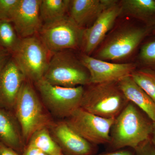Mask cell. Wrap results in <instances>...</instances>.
<instances>
[{"label": "cell", "instance_id": "14", "mask_svg": "<svg viewBox=\"0 0 155 155\" xmlns=\"http://www.w3.org/2000/svg\"><path fill=\"white\" fill-rule=\"evenodd\" d=\"M27 78L14 59L0 71V108L14 111L17 97Z\"/></svg>", "mask_w": 155, "mask_h": 155}, {"label": "cell", "instance_id": "15", "mask_svg": "<svg viewBox=\"0 0 155 155\" xmlns=\"http://www.w3.org/2000/svg\"><path fill=\"white\" fill-rule=\"evenodd\" d=\"M0 141L22 155L26 145L13 111L0 108Z\"/></svg>", "mask_w": 155, "mask_h": 155}, {"label": "cell", "instance_id": "1", "mask_svg": "<svg viewBox=\"0 0 155 155\" xmlns=\"http://www.w3.org/2000/svg\"><path fill=\"white\" fill-rule=\"evenodd\" d=\"M152 130V121L147 119L137 107L129 102L115 118L109 144L113 150L127 147L134 150L150 138Z\"/></svg>", "mask_w": 155, "mask_h": 155}, {"label": "cell", "instance_id": "25", "mask_svg": "<svg viewBox=\"0 0 155 155\" xmlns=\"http://www.w3.org/2000/svg\"><path fill=\"white\" fill-rule=\"evenodd\" d=\"M134 150L135 155H155V148L150 138L142 143Z\"/></svg>", "mask_w": 155, "mask_h": 155}, {"label": "cell", "instance_id": "32", "mask_svg": "<svg viewBox=\"0 0 155 155\" xmlns=\"http://www.w3.org/2000/svg\"><path fill=\"white\" fill-rule=\"evenodd\" d=\"M62 155H65V154H63Z\"/></svg>", "mask_w": 155, "mask_h": 155}, {"label": "cell", "instance_id": "17", "mask_svg": "<svg viewBox=\"0 0 155 155\" xmlns=\"http://www.w3.org/2000/svg\"><path fill=\"white\" fill-rule=\"evenodd\" d=\"M119 88L128 101L133 103L146 114L153 122H155V103L134 82L130 75L117 81Z\"/></svg>", "mask_w": 155, "mask_h": 155}, {"label": "cell", "instance_id": "20", "mask_svg": "<svg viewBox=\"0 0 155 155\" xmlns=\"http://www.w3.org/2000/svg\"><path fill=\"white\" fill-rule=\"evenodd\" d=\"M28 144L37 148L48 155L64 154L52 136L48 127H43L35 131L31 137Z\"/></svg>", "mask_w": 155, "mask_h": 155}, {"label": "cell", "instance_id": "26", "mask_svg": "<svg viewBox=\"0 0 155 155\" xmlns=\"http://www.w3.org/2000/svg\"><path fill=\"white\" fill-rule=\"evenodd\" d=\"M94 155H135L134 150L130 149H122L113 150L109 152L102 153L99 154Z\"/></svg>", "mask_w": 155, "mask_h": 155}, {"label": "cell", "instance_id": "12", "mask_svg": "<svg viewBox=\"0 0 155 155\" xmlns=\"http://www.w3.org/2000/svg\"><path fill=\"white\" fill-rule=\"evenodd\" d=\"M52 136L67 155H94L97 152V145L84 139L65 120L53 121L48 127Z\"/></svg>", "mask_w": 155, "mask_h": 155}, {"label": "cell", "instance_id": "4", "mask_svg": "<svg viewBox=\"0 0 155 155\" xmlns=\"http://www.w3.org/2000/svg\"><path fill=\"white\" fill-rule=\"evenodd\" d=\"M84 87L80 108L107 119H115L129 102L117 82L90 84Z\"/></svg>", "mask_w": 155, "mask_h": 155}, {"label": "cell", "instance_id": "28", "mask_svg": "<svg viewBox=\"0 0 155 155\" xmlns=\"http://www.w3.org/2000/svg\"><path fill=\"white\" fill-rule=\"evenodd\" d=\"M0 155H22L0 141Z\"/></svg>", "mask_w": 155, "mask_h": 155}, {"label": "cell", "instance_id": "22", "mask_svg": "<svg viewBox=\"0 0 155 155\" xmlns=\"http://www.w3.org/2000/svg\"><path fill=\"white\" fill-rule=\"evenodd\" d=\"M21 38L18 36L13 23L10 20H0V45L14 53Z\"/></svg>", "mask_w": 155, "mask_h": 155}, {"label": "cell", "instance_id": "7", "mask_svg": "<svg viewBox=\"0 0 155 155\" xmlns=\"http://www.w3.org/2000/svg\"><path fill=\"white\" fill-rule=\"evenodd\" d=\"M84 29L76 24L69 16H66L54 22L44 24L38 33L39 38L48 51L54 54L81 48Z\"/></svg>", "mask_w": 155, "mask_h": 155}, {"label": "cell", "instance_id": "2", "mask_svg": "<svg viewBox=\"0 0 155 155\" xmlns=\"http://www.w3.org/2000/svg\"><path fill=\"white\" fill-rule=\"evenodd\" d=\"M14 112L21 126L26 146L35 131L43 127H49L53 122L30 81L27 79L20 89Z\"/></svg>", "mask_w": 155, "mask_h": 155}, {"label": "cell", "instance_id": "16", "mask_svg": "<svg viewBox=\"0 0 155 155\" xmlns=\"http://www.w3.org/2000/svg\"><path fill=\"white\" fill-rule=\"evenodd\" d=\"M114 0H72L71 1L70 17L78 26L92 24L101 13L116 3Z\"/></svg>", "mask_w": 155, "mask_h": 155}, {"label": "cell", "instance_id": "18", "mask_svg": "<svg viewBox=\"0 0 155 155\" xmlns=\"http://www.w3.org/2000/svg\"><path fill=\"white\" fill-rule=\"evenodd\" d=\"M120 4L121 15L130 16L149 25L155 22V0H123Z\"/></svg>", "mask_w": 155, "mask_h": 155}, {"label": "cell", "instance_id": "3", "mask_svg": "<svg viewBox=\"0 0 155 155\" xmlns=\"http://www.w3.org/2000/svg\"><path fill=\"white\" fill-rule=\"evenodd\" d=\"M150 29V26L132 24L120 25L106 36L93 57L109 62L126 60L133 55Z\"/></svg>", "mask_w": 155, "mask_h": 155}, {"label": "cell", "instance_id": "8", "mask_svg": "<svg viewBox=\"0 0 155 155\" xmlns=\"http://www.w3.org/2000/svg\"><path fill=\"white\" fill-rule=\"evenodd\" d=\"M48 52L39 38L34 35L21 38L13 59L26 78L35 83L43 78Z\"/></svg>", "mask_w": 155, "mask_h": 155}, {"label": "cell", "instance_id": "24", "mask_svg": "<svg viewBox=\"0 0 155 155\" xmlns=\"http://www.w3.org/2000/svg\"><path fill=\"white\" fill-rule=\"evenodd\" d=\"M19 0H0V20L11 21Z\"/></svg>", "mask_w": 155, "mask_h": 155}, {"label": "cell", "instance_id": "5", "mask_svg": "<svg viewBox=\"0 0 155 155\" xmlns=\"http://www.w3.org/2000/svg\"><path fill=\"white\" fill-rule=\"evenodd\" d=\"M43 78L53 85L66 87L91 84L88 70L80 59L69 50L54 53Z\"/></svg>", "mask_w": 155, "mask_h": 155}, {"label": "cell", "instance_id": "30", "mask_svg": "<svg viewBox=\"0 0 155 155\" xmlns=\"http://www.w3.org/2000/svg\"><path fill=\"white\" fill-rule=\"evenodd\" d=\"M151 141L155 148V122H153V130L151 134Z\"/></svg>", "mask_w": 155, "mask_h": 155}, {"label": "cell", "instance_id": "6", "mask_svg": "<svg viewBox=\"0 0 155 155\" xmlns=\"http://www.w3.org/2000/svg\"><path fill=\"white\" fill-rule=\"evenodd\" d=\"M41 100L50 114L66 119L80 107L84 87H66L53 85L43 78L35 83Z\"/></svg>", "mask_w": 155, "mask_h": 155}, {"label": "cell", "instance_id": "10", "mask_svg": "<svg viewBox=\"0 0 155 155\" xmlns=\"http://www.w3.org/2000/svg\"><path fill=\"white\" fill-rule=\"evenodd\" d=\"M121 14L120 2L117 1L105 9L91 25L84 29L81 48L83 54L91 56L94 52Z\"/></svg>", "mask_w": 155, "mask_h": 155}, {"label": "cell", "instance_id": "9", "mask_svg": "<svg viewBox=\"0 0 155 155\" xmlns=\"http://www.w3.org/2000/svg\"><path fill=\"white\" fill-rule=\"evenodd\" d=\"M115 119L100 117L79 107L65 120L84 139L97 145L109 144Z\"/></svg>", "mask_w": 155, "mask_h": 155}, {"label": "cell", "instance_id": "13", "mask_svg": "<svg viewBox=\"0 0 155 155\" xmlns=\"http://www.w3.org/2000/svg\"><path fill=\"white\" fill-rule=\"evenodd\" d=\"M41 0H19L11 21L21 38L35 35L42 26L40 15Z\"/></svg>", "mask_w": 155, "mask_h": 155}, {"label": "cell", "instance_id": "11", "mask_svg": "<svg viewBox=\"0 0 155 155\" xmlns=\"http://www.w3.org/2000/svg\"><path fill=\"white\" fill-rule=\"evenodd\" d=\"M79 59L88 70L91 84L117 82L136 69L135 63H111L85 54H81Z\"/></svg>", "mask_w": 155, "mask_h": 155}, {"label": "cell", "instance_id": "23", "mask_svg": "<svg viewBox=\"0 0 155 155\" xmlns=\"http://www.w3.org/2000/svg\"><path fill=\"white\" fill-rule=\"evenodd\" d=\"M138 58L140 63L146 67L145 68H155V39L142 46Z\"/></svg>", "mask_w": 155, "mask_h": 155}, {"label": "cell", "instance_id": "19", "mask_svg": "<svg viewBox=\"0 0 155 155\" xmlns=\"http://www.w3.org/2000/svg\"><path fill=\"white\" fill-rule=\"evenodd\" d=\"M70 0H41L40 15L44 24L54 22L66 16Z\"/></svg>", "mask_w": 155, "mask_h": 155}, {"label": "cell", "instance_id": "21", "mask_svg": "<svg viewBox=\"0 0 155 155\" xmlns=\"http://www.w3.org/2000/svg\"><path fill=\"white\" fill-rule=\"evenodd\" d=\"M130 76L155 103V71L148 68L136 69Z\"/></svg>", "mask_w": 155, "mask_h": 155}, {"label": "cell", "instance_id": "29", "mask_svg": "<svg viewBox=\"0 0 155 155\" xmlns=\"http://www.w3.org/2000/svg\"><path fill=\"white\" fill-rule=\"evenodd\" d=\"M8 61V56L5 53L0 51V71L5 66Z\"/></svg>", "mask_w": 155, "mask_h": 155}, {"label": "cell", "instance_id": "31", "mask_svg": "<svg viewBox=\"0 0 155 155\" xmlns=\"http://www.w3.org/2000/svg\"><path fill=\"white\" fill-rule=\"evenodd\" d=\"M153 31H154V33L155 34V26L154 28Z\"/></svg>", "mask_w": 155, "mask_h": 155}, {"label": "cell", "instance_id": "27", "mask_svg": "<svg viewBox=\"0 0 155 155\" xmlns=\"http://www.w3.org/2000/svg\"><path fill=\"white\" fill-rule=\"evenodd\" d=\"M22 155H48L42 151L30 145H27L25 147Z\"/></svg>", "mask_w": 155, "mask_h": 155}]
</instances>
